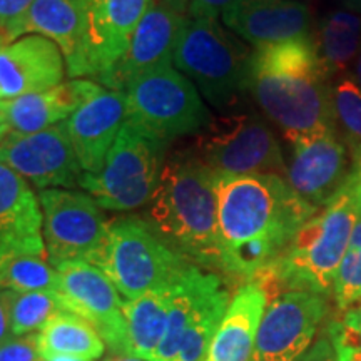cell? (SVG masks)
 <instances>
[{"instance_id": "1", "label": "cell", "mask_w": 361, "mask_h": 361, "mask_svg": "<svg viewBox=\"0 0 361 361\" xmlns=\"http://www.w3.org/2000/svg\"><path fill=\"white\" fill-rule=\"evenodd\" d=\"M223 271L252 281L319 213L276 174H216Z\"/></svg>"}, {"instance_id": "2", "label": "cell", "mask_w": 361, "mask_h": 361, "mask_svg": "<svg viewBox=\"0 0 361 361\" xmlns=\"http://www.w3.org/2000/svg\"><path fill=\"white\" fill-rule=\"evenodd\" d=\"M329 79L313 37L296 39L251 54L247 92L293 146L338 129Z\"/></svg>"}, {"instance_id": "3", "label": "cell", "mask_w": 361, "mask_h": 361, "mask_svg": "<svg viewBox=\"0 0 361 361\" xmlns=\"http://www.w3.org/2000/svg\"><path fill=\"white\" fill-rule=\"evenodd\" d=\"M361 200V166L319 213L295 234L283 255L252 281L263 288L268 301L286 291H310L333 296L338 269L348 247Z\"/></svg>"}, {"instance_id": "4", "label": "cell", "mask_w": 361, "mask_h": 361, "mask_svg": "<svg viewBox=\"0 0 361 361\" xmlns=\"http://www.w3.org/2000/svg\"><path fill=\"white\" fill-rule=\"evenodd\" d=\"M149 223L188 259L223 271L216 173L192 149L168 156L149 202Z\"/></svg>"}, {"instance_id": "5", "label": "cell", "mask_w": 361, "mask_h": 361, "mask_svg": "<svg viewBox=\"0 0 361 361\" xmlns=\"http://www.w3.org/2000/svg\"><path fill=\"white\" fill-rule=\"evenodd\" d=\"M251 51L214 19H184L174 66L214 109L231 111L247 92Z\"/></svg>"}, {"instance_id": "6", "label": "cell", "mask_w": 361, "mask_h": 361, "mask_svg": "<svg viewBox=\"0 0 361 361\" xmlns=\"http://www.w3.org/2000/svg\"><path fill=\"white\" fill-rule=\"evenodd\" d=\"M126 301L178 283L191 268L188 259L157 233L149 221L126 216L109 223L106 246L97 263Z\"/></svg>"}, {"instance_id": "7", "label": "cell", "mask_w": 361, "mask_h": 361, "mask_svg": "<svg viewBox=\"0 0 361 361\" xmlns=\"http://www.w3.org/2000/svg\"><path fill=\"white\" fill-rule=\"evenodd\" d=\"M168 141L126 121L99 174H84L85 189L102 209L133 211L151 202L168 159Z\"/></svg>"}, {"instance_id": "8", "label": "cell", "mask_w": 361, "mask_h": 361, "mask_svg": "<svg viewBox=\"0 0 361 361\" xmlns=\"http://www.w3.org/2000/svg\"><path fill=\"white\" fill-rule=\"evenodd\" d=\"M194 154L216 174H276L286 179L273 129L255 112L216 116L196 134Z\"/></svg>"}, {"instance_id": "9", "label": "cell", "mask_w": 361, "mask_h": 361, "mask_svg": "<svg viewBox=\"0 0 361 361\" xmlns=\"http://www.w3.org/2000/svg\"><path fill=\"white\" fill-rule=\"evenodd\" d=\"M124 92L128 121L168 142L201 133L213 119L196 85L173 66L135 79Z\"/></svg>"}, {"instance_id": "10", "label": "cell", "mask_w": 361, "mask_h": 361, "mask_svg": "<svg viewBox=\"0 0 361 361\" xmlns=\"http://www.w3.org/2000/svg\"><path fill=\"white\" fill-rule=\"evenodd\" d=\"M37 196L49 263L57 266L85 261L96 264L109 233V223L97 201L72 189H42Z\"/></svg>"}, {"instance_id": "11", "label": "cell", "mask_w": 361, "mask_h": 361, "mask_svg": "<svg viewBox=\"0 0 361 361\" xmlns=\"http://www.w3.org/2000/svg\"><path fill=\"white\" fill-rule=\"evenodd\" d=\"M59 273V291L67 311L89 322L116 355H130L124 303L114 283L97 266L69 261L54 266Z\"/></svg>"}, {"instance_id": "12", "label": "cell", "mask_w": 361, "mask_h": 361, "mask_svg": "<svg viewBox=\"0 0 361 361\" xmlns=\"http://www.w3.org/2000/svg\"><path fill=\"white\" fill-rule=\"evenodd\" d=\"M328 314L326 298L286 291L271 298L261 319L252 361H298L314 343Z\"/></svg>"}, {"instance_id": "13", "label": "cell", "mask_w": 361, "mask_h": 361, "mask_svg": "<svg viewBox=\"0 0 361 361\" xmlns=\"http://www.w3.org/2000/svg\"><path fill=\"white\" fill-rule=\"evenodd\" d=\"M0 164L16 171L40 191L80 188L85 174L66 123L34 134H7L0 142Z\"/></svg>"}, {"instance_id": "14", "label": "cell", "mask_w": 361, "mask_h": 361, "mask_svg": "<svg viewBox=\"0 0 361 361\" xmlns=\"http://www.w3.org/2000/svg\"><path fill=\"white\" fill-rule=\"evenodd\" d=\"M286 180L306 202L323 209L350 176V149L340 130L311 135L293 144Z\"/></svg>"}, {"instance_id": "15", "label": "cell", "mask_w": 361, "mask_h": 361, "mask_svg": "<svg viewBox=\"0 0 361 361\" xmlns=\"http://www.w3.org/2000/svg\"><path fill=\"white\" fill-rule=\"evenodd\" d=\"M186 16L152 2L139 22L124 56L96 79L111 90L124 92L135 79L174 64V49Z\"/></svg>"}, {"instance_id": "16", "label": "cell", "mask_w": 361, "mask_h": 361, "mask_svg": "<svg viewBox=\"0 0 361 361\" xmlns=\"http://www.w3.org/2000/svg\"><path fill=\"white\" fill-rule=\"evenodd\" d=\"M25 256L47 259L39 196L29 180L0 164V271Z\"/></svg>"}, {"instance_id": "17", "label": "cell", "mask_w": 361, "mask_h": 361, "mask_svg": "<svg viewBox=\"0 0 361 361\" xmlns=\"http://www.w3.org/2000/svg\"><path fill=\"white\" fill-rule=\"evenodd\" d=\"M66 71L64 54L44 35L0 45V102L57 87Z\"/></svg>"}, {"instance_id": "18", "label": "cell", "mask_w": 361, "mask_h": 361, "mask_svg": "<svg viewBox=\"0 0 361 361\" xmlns=\"http://www.w3.org/2000/svg\"><path fill=\"white\" fill-rule=\"evenodd\" d=\"M154 0H87V75L97 79L124 56Z\"/></svg>"}, {"instance_id": "19", "label": "cell", "mask_w": 361, "mask_h": 361, "mask_svg": "<svg viewBox=\"0 0 361 361\" xmlns=\"http://www.w3.org/2000/svg\"><path fill=\"white\" fill-rule=\"evenodd\" d=\"M128 121L126 92L102 89L66 121L72 147L85 174H99Z\"/></svg>"}, {"instance_id": "20", "label": "cell", "mask_w": 361, "mask_h": 361, "mask_svg": "<svg viewBox=\"0 0 361 361\" xmlns=\"http://www.w3.org/2000/svg\"><path fill=\"white\" fill-rule=\"evenodd\" d=\"M221 19L256 49L311 37L313 24L310 7L300 0H238Z\"/></svg>"}, {"instance_id": "21", "label": "cell", "mask_w": 361, "mask_h": 361, "mask_svg": "<svg viewBox=\"0 0 361 361\" xmlns=\"http://www.w3.org/2000/svg\"><path fill=\"white\" fill-rule=\"evenodd\" d=\"M101 90V85L94 80L72 79L44 92L2 101L0 109L8 134H34L66 123L82 104Z\"/></svg>"}, {"instance_id": "22", "label": "cell", "mask_w": 361, "mask_h": 361, "mask_svg": "<svg viewBox=\"0 0 361 361\" xmlns=\"http://www.w3.org/2000/svg\"><path fill=\"white\" fill-rule=\"evenodd\" d=\"M29 34L44 35L57 44L64 54L67 75H87V0H34L24 25V35Z\"/></svg>"}, {"instance_id": "23", "label": "cell", "mask_w": 361, "mask_h": 361, "mask_svg": "<svg viewBox=\"0 0 361 361\" xmlns=\"http://www.w3.org/2000/svg\"><path fill=\"white\" fill-rule=\"evenodd\" d=\"M266 306L268 296L258 283L243 284L228 306L206 361H251Z\"/></svg>"}, {"instance_id": "24", "label": "cell", "mask_w": 361, "mask_h": 361, "mask_svg": "<svg viewBox=\"0 0 361 361\" xmlns=\"http://www.w3.org/2000/svg\"><path fill=\"white\" fill-rule=\"evenodd\" d=\"M223 288V279L218 274L202 271L196 264H192L184 273V276L174 284L168 314V328H166L164 338L152 355L151 361H178L180 343H183L189 324L206 305V301Z\"/></svg>"}, {"instance_id": "25", "label": "cell", "mask_w": 361, "mask_h": 361, "mask_svg": "<svg viewBox=\"0 0 361 361\" xmlns=\"http://www.w3.org/2000/svg\"><path fill=\"white\" fill-rule=\"evenodd\" d=\"M176 284V283H174ZM173 286L162 288L124 303L130 356L151 361L168 328Z\"/></svg>"}, {"instance_id": "26", "label": "cell", "mask_w": 361, "mask_h": 361, "mask_svg": "<svg viewBox=\"0 0 361 361\" xmlns=\"http://www.w3.org/2000/svg\"><path fill=\"white\" fill-rule=\"evenodd\" d=\"M37 345L42 360L49 356L97 360L102 356L106 343L89 322L64 310L44 324L37 333Z\"/></svg>"}, {"instance_id": "27", "label": "cell", "mask_w": 361, "mask_h": 361, "mask_svg": "<svg viewBox=\"0 0 361 361\" xmlns=\"http://www.w3.org/2000/svg\"><path fill=\"white\" fill-rule=\"evenodd\" d=\"M313 40L329 78L345 74L361 49V16L348 11L329 12L319 22Z\"/></svg>"}, {"instance_id": "28", "label": "cell", "mask_w": 361, "mask_h": 361, "mask_svg": "<svg viewBox=\"0 0 361 361\" xmlns=\"http://www.w3.org/2000/svg\"><path fill=\"white\" fill-rule=\"evenodd\" d=\"M231 303L226 288L216 293L206 301L192 323L189 324L186 335L180 343L178 361H206L213 338L223 322L228 306Z\"/></svg>"}, {"instance_id": "29", "label": "cell", "mask_w": 361, "mask_h": 361, "mask_svg": "<svg viewBox=\"0 0 361 361\" xmlns=\"http://www.w3.org/2000/svg\"><path fill=\"white\" fill-rule=\"evenodd\" d=\"M336 126L350 149L353 166H361V89L353 78H340L333 85Z\"/></svg>"}, {"instance_id": "30", "label": "cell", "mask_w": 361, "mask_h": 361, "mask_svg": "<svg viewBox=\"0 0 361 361\" xmlns=\"http://www.w3.org/2000/svg\"><path fill=\"white\" fill-rule=\"evenodd\" d=\"M0 291H59V273L45 258L25 256L0 271Z\"/></svg>"}, {"instance_id": "31", "label": "cell", "mask_w": 361, "mask_h": 361, "mask_svg": "<svg viewBox=\"0 0 361 361\" xmlns=\"http://www.w3.org/2000/svg\"><path fill=\"white\" fill-rule=\"evenodd\" d=\"M57 293H16L12 301V336L34 335L61 311H64Z\"/></svg>"}, {"instance_id": "32", "label": "cell", "mask_w": 361, "mask_h": 361, "mask_svg": "<svg viewBox=\"0 0 361 361\" xmlns=\"http://www.w3.org/2000/svg\"><path fill=\"white\" fill-rule=\"evenodd\" d=\"M333 298L343 313L361 303V200L353 233L338 269Z\"/></svg>"}, {"instance_id": "33", "label": "cell", "mask_w": 361, "mask_h": 361, "mask_svg": "<svg viewBox=\"0 0 361 361\" xmlns=\"http://www.w3.org/2000/svg\"><path fill=\"white\" fill-rule=\"evenodd\" d=\"M34 0H0V32L7 42L24 37L27 13Z\"/></svg>"}, {"instance_id": "34", "label": "cell", "mask_w": 361, "mask_h": 361, "mask_svg": "<svg viewBox=\"0 0 361 361\" xmlns=\"http://www.w3.org/2000/svg\"><path fill=\"white\" fill-rule=\"evenodd\" d=\"M324 333L335 346L338 361H361V346L353 329L346 326L341 319H331Z\"/></svg>"}, {"instance_id": "35", "label": "cell", "mask_w": 361, "mask_h": 361, "mask_svg": "<svg viewBox=\"0 0 361 361\" xmlns=\"http://www.w3.org/2000/svg\"><path fill=\"white\" fill-rule=\"evenodd\" d=\"M0 361H42L37 335L12 336L0 345Z\"/></svg>"}, {"instance_id": "36", "label": "cell", "mask_w": 361, "mask_h": 361, "mask_svg": "<svg viewBox=\"0 0 361 361\" xmlns=\"http://www.w3.org/2000/svg\"><path fill=\"white\" fill-rule=\"evenodd\" d=\"M238 0H191L186 17L189 19H214L223 17Z\"/></svg>"}, {"instance_id": "37", "label": "cell", "mask_w": 361, "mask_h": 361, "mask_svg": "<svg viewBox=\"0 0 361 361\" xmlns=\"http://www.w3.org/2000/svg\"><path fill=\"white\" fill-rule=\"evenodd\" d=\"M298 361H338V355L331 340L324 333Z\"/></svg>"}, {"instance_id": "38", "label": "cell", "mask_w": 361, "mask_h": 361, "mask_svg": "<svg viewBox=\"0 0 361 361\" xmlns=\"http://www.w3.org/2000/svg\"><path fill=\"white\" fill-rule=\"evenodd\" d=\"M13 291H0V345L12 338Z\"/></svg>"}, {"instance_id": "39", "label": "cell", "mask_w": 361, "mask_h": 361, "mask_svg": "<svg viewBox=\"0 0 361 361\" xmlns=\"http://www.w3.org/2000/svg\"><path fill=\"white\" fill-rule=\"evenodd\" d=\"M154 2L159 4L162 7L169 8V11L180 13V16H186L189 2H191V0H154Z\"/></svg>"}, {"instance_id": "40", "label": "cell", "mask_w": 361, "mask_h": 361, "mask_svg": "<svg viewBox=\"0 0 361 361\" xmlns=\"http://www.w3.org/2000/svg\"><path fill=\"white\" fill-rule=\"evenodd\" d=\"M341 322H343V323H345V324H346V326H348V328H351V329H353V333H355L356 340H358V343H360V346H361V322H356V319H353V318H350V316H345V314H343Z\"/></svg>"}, {"instance_id": "41", "label": "cell", "mask_w": 361, "mask_h": 361, "mask_svg": "<svg viewBox=\"0 0 361 361\" xmlns=\"http://www.w3.org/2000/svg\"><path fill=\"white\" fill-rule=\"evenodd\" d=\"M42 361H94L87 358H79V356H49Z\"/></svg>"}, {"instance_id": "42", "label": "cell", "mask_w": 361, "mask_h": 361, "mask_svg": "<svg viewBox=\"0 0 361 361\" xmlns=\"http://www.w3.org/2000/svg\"><path fill=\"white\" fill-rule=\"evenodd\" d=\"M104 361H146V360L135 358V356H130V355H111L109 358H106Z\"/></svg>"}, {"instance_id": "43", "label": "cell", "mask_w": 361, "mask_h": 361, "mask_svg": "<svg viewBox=\"0 0 361 361\" xmlns=\"http://www.w3.org/2000/svg\"><path fill=\"white\" fill-rule=\"evenodd\" d=\"M355 80L361 89V49H360L358 57H356V61H355Z\"/></svg>"}, {"instance_id": "44", "label": "cell", "mask_w": 361, "mask_h": 361, "mask_svg": "<svg viewBox=\"0 0 361 361\" xmlns=\"http://www.w3.org/2000/svg\"><path fill=\"white\" fill-rule=\"evenodd\" d=\"M343 314L350 316V318L356 319V322H361V303L353 306V308L348 310V311H345V313H343Z\"/></svg>"}, {"instance_id": "45", "label": "cell", "mask_w": 361, "mask_h": 361, "mask_svg": "<svg viewBox=\"0 0 361 361\" xmlns=\"http://www.w3.org/2000/svg\"><path fill=\"white\" fill-rule=\"evenodd\" d=\"M7 134H8V128H7L6 121H4V119H0V142L4 141V137H6Z\"/></svg>"}, {"instance_id": "46", "label": "cell", "mask_w": 361, "mask_h": 361, "mask_svg": "<svg viewBox=\"0 0 361 361\" xmlns=\"http://www.w3.org/2000/svg\"><path fill=\"white\" fill-rule=\"evenodd\" d=\"M350 4H355V6H360L361 7V0H348Z\"/></svg>"}, {"instance_id": "47", "label": "cell", "mask_w": 361, "mask_h": 361, "mask_svg": "<svg viewBox=\"0 0 361 361\" xmlns=\"http://www.w3.org/2000/svg\"><path fill=\"white\" fill-rule=\"evenodd\" d=\"M4 44H7V42H6V40H2V39H0V45H4Z\"/></svg>"}, {"instance_id": "48", "label": "cell", "mask_w": 361, "mask_h": 361, "mask_svg": "<svg viewBox=\"0 0 361 361\" xmlns=\"http://www.w3.org/2000/svg\"><path fill=\"white\" fill-rule=\"evenodd\" d=\"M0 39H2V40H6V39H4V35H2V32H0ZM6 42H7V40H6ZM8 44V42H7Z\"/></svg>"}, {"instance_id": "49", "label": "cell", "mask_w": 361, "mask_h": 361, "mask_svg": "<svg viewBox=\"0 0 361 361\" xmlns=\"http://www.w3.org/2000/svg\"><path fill=\"white\" fill-rule=\"evenodd\" d=\"M0 119H4V117H2V109H0Z\"/></svg>"}]
</instances>
